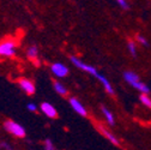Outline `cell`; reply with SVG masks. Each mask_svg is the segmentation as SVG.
<instances>
[{
    "instance_id": "obj_6",
    "label": "cell",
    "mask_w": 151,
    "mask_h": 150,
    "mask_svg": "<svg viewBox=\"0 0 151 150\" xmlns=\"http://www.w3.org/2000/svg\"><path fill=\"white\" fill-rule=\"evenodd\" d=\"M50 70H52V72H53L54 76L60 77V78H64V77H66L67 74H68V69H67L64 64H61V63H55V64H53L52 67H50Z\"/></svg>"
},
{
    "instance_id": "obj_5",
    "label": "cell",
    "mask_w": 151,
    "mask_h": 150,
    "mask_svg": "<svg viewBox=\"0 0 151 150\" xmlns=\"http://www.w3.org/2000/svg\"><path fill=\"white\" fill-rule=\"evenodd\" d=\"M40 109L46 117H48L50 119H54L58 117V112H56L55 107L49 102H42L40 106Z\"/></svg>"
},
{
    "instance_id": "obj_3",
    "label": "cell",
    "mask_w": 151,
    "mask_h": 150,
    "mask_svg": "<svg viewBox=\"0 0 151 150\" xmlns=\"http://www.w3.org/2000/svg\"><path fill=\"white\" fill-rule=\"evenodd\" d=\"M71 61L77 66L78 69H81V70H83V71H85V72H88V73H90V74H92V76H95L96 78H99V76H100V73L97 72V70L95 69V67H92V66H90V65H86V64H84L83 61H81V60H78L77 58H74V57H72L71 58Z\"/></svg>"
},
{
    "instance_id": "obj_2",
    "label": "cell",
    "mask_w": 151,
    "mask_h": 150,
    "mask_svg": "<svg viewBox=\"0 0 151 150\" xmlns=\"http://www.w3.org/2000/svg\"><path fill=\"white\" fill-rule=\"evenodd\" d=\"M16 53V42L12 40L0 42V57H13Z\"/></svg>"
},
{
    "instance_id": "obj_4",
    "label": "cell",
    "mask_w": 151,
    "mask_h": 150,
    "mask_svg": "<svg viewBox=\"0 0 151 150\" xmlns=\"http://www.w3.org/2000/svg\"><path fill=\"white\" fill-rule=\"evenodd\" d=\"M70 105H71L72 109H73L77 114H79L81 117H86V115H88V112H86L84 105H83L78 99L71 97V99H70Z\"/></svg>"
},
{
    "instance_id": "obj_12",
    "label": "cell",
    "mask_w": 151,
    "mask_h": 150,
    "mask_svg": "<svg viewBox=\"0 0 151 150\" xmlns=\"http://www.w3.org/2000/svg\"><path fill=\"white\" fill-rule=\"evenodd\" d=\"M139 101L142 102L143 106L147 107L151 109V99L149 95H146V94H140V96H139Z\"/></svg>"
},
{
    "instance_id": "obj_9",
    "label": "cell",
    "mask_w": 151,
    "mask_h": 150,
    "mask_svg": "<svg viewBox=\"0 0 151 150\" xmlns=\"http://www.w3.org/2000/svg\"><path fill=\"white\" fill-rule=\"evenodd\" d=\"M101 110H102V114H103V117H104L107 124L110 125V126H114V125H115V118H114V115H113L111 112H110L107 107H104V106L101 107Z\"/></svg>"
},
{
    "instance_id": "obj_16",
    "label": "cell",
    "mask_w": 151,
    "mask_h": 150,
    "mask_svg": "<svg viewBox=\"0 0 151 150\" xmlns=\"http://www.w3.org/2000/svg\"><path fill=\"white\" fill-rule=\"evenodd\" d=\"M137 41H138L140 45H143L144 47H147V46H149V43H147L146 39H145L144 36H142V35H138V36H137Z\"/></svg>"
},
{
    "instance_id": "obj_13",
    "label": "cell",
    "mask_w": 151,
    "mask_h": 150,
    "mask_svg": "<svg viewBox=\"0 0 151 150\" xmlns=\"http://www.w3.org/2000/svg\"><path fill=\"white\" fill-rule=\"evenodd\" d=\"M27 54H28V57L30 59H36L37 58V54H39V49H37L36 46H31V47H29Z\"/></svg>"
},
{
    "instance_id": "obj_17",
    "label": "cell",
    "mask_w": 151,
    "mask_h": 150,
    "mask_svg": "<svg viewBox=\"0 0 151 150\" xmlns=\"http://www.w3.org/2000/svg\"><path fill=\"white\" fill-rule=\"evenodd\" d=\"M115 1H116L122 9H125V10H128V9H129V5L127 4L126 0H115Z\"/></svg>"
},
{
    "instance_id": "obj_10",
    "label": "cell",
    "mask_w": 151,
    "mask_h": 150,
    "mask_svg": "<svg viewBox=\"0 0 151 150\" xmlns=\"http://www.w3.org/2000/svg\"><path fill=\"white\" fill-rule=\"evenodd\" d=\"M124 78H125V81H126L128 84H131V85H133L134 83L139 82V77L137 76L134 72H131V71H127V72L124 73Z\"/></svg>"
},
{
    "instance_id": "obj_19",
    "label": "cell",
    "mask_w": 151,
    "mask_h": 150,
    "mask_svg": "<svg viewBox=\"0 0 151 150\" xmlns=\"http://www.w3.org/2000/svg\"><path fill=\"white\" fill-rule=\"evenodd\" d=\"M27 108H28L29 112H36V110H37V106H36L35 103H28Z\"/></svg>"
},
{
    "instance_id": "obj_8",
    "label": "cell",
    "mask_w": 151,
    "mask_h": 150,
    "mask_svg": "<svg viewBox=\"0 0 151 150\" xmlns=\"http://www.w3.org/2000/svg\"><path fill=\"white\" fill-rule=\"evenodd\" d=\"M99 130L101 131V133L111 143V144H114V145H120V141L118 139V137L115 136V135H113L110 131L108 130V128H106V127H103L102 125H99Z\"/></svg>"
},
{
    "instance_id": "obj_18",
    "label": "cell",
    "mask_w": 151,
    "mask_h": 150,
    "mask_svg": "<svg viewBox=\"0 0 151 150\" xmlns=\"http://www.w3.org/2000/svg\"><path fill=\"white\" fill-rule=\"evenodd\" d=\"M0 148L4 149V150H14L10 144H7V143H5V142H1V143H0Z\"/></svg>"
},
{
    "instance_id": "obj_15",
    "label": "cell",
    "mask_w": 151,
    "mask_h": 150,
    "mask_svg": "<svg viewBox=\"0 0 151 150\" xmlns=\"http://www.w3.org/2000/svg\"><path fill=\"white\" fill-rule=\"evenodd\" d=\"M127 47H128V50H129V53L132 54V55H137V48H136V43L133 42V41H129L128 42V45H127Z\"/></svg>"
},
{
    "instance_id": "obj_7",
    "label": "cell",
    "mask_w": 151,
    "mask_h": 150,
    "mask_svg": "<svg viewBox=\"0 0 151 150\" xmlns=\"http://www.w3.org/2000/svg\"><path fill=\"white\" fill-rule=\"evenodd\" d=\"M18 83H19V87L22 88V90L24 92H27L28 95H32L35 92V84L32 83V81H30L28 78H22L18 81Z\"/></svg>"
},
{
    "instance_id": "obj_14",
    "label": "cell",
    "mask_w": 151,
    "mask_h": 150,
    "mask_svg": "<svg viewBox=\"0 0 151 150\" xmlns=\"http://www.w3.org/2000/svg\"><path fill=\"white\" fill-rule=\"evenodd\" d=\"M45 150H56V148H55V145H54L52 139L47 138L45 141Z\"/></svg>"
},
{
    "instance_id": "obj_1",
    "label": "cell",
    "mask_w": 151,
    "mask_h": 150,
    "mask_svg": "<svg viewBox=\"0 0 151 150\" xmlns=\"http://www.w3.org/2000/svg\"><path fill=\"white\" fill-rule=\"evenodd\" d=\"M4 128L10 135H12L13 137H17V138H24L27 135L24 127L21 124H18L13 120H6L4 123Z\"/></svg>"
},
{
    "instance_id": "obj_11",
    "label": "cell",
    "mask_w": 151,
    "mask_h": 150,
    "mask_svg": "<svg viewBox=\"0 0 151 150\" xmlns=\"http://www.w3.org/2000/svg\"><path fill=\"white\" fill-rule=\"evenodd\" d=\"M54 90L59 94V95H61V96H66L67 95V89L64 87V84H61L60 82H55L54 83Z\"/></svg>"
}]
</instances>
